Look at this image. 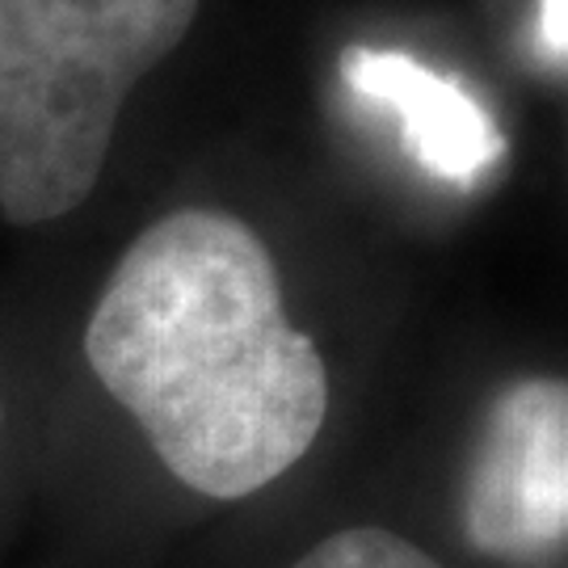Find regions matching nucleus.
I'll list each match as a JSON object with an SVG mask.
<instances>
[{"mask_svg":"<svg viewBox=\"0 0 568 568\" xmlns=\"http://www.w3.org/2000/svg\"><path fill=\"white\" fill-rule=\"evenodd\" d=\"M0 422H4V408H0Z\"/></svg>","mask_w":568,"mask_h":568,"instance_id":"7","label":"nucleus"},{"mask_svg":"<svg viewBox=\"0 0 568 568\" xmlns=\"http://www.w3.org/2000/svg\"><path fill=\"white\" fill-rule=\"evenodd\" d=\"M203 0H0V215L51 224L93 194L126 93Z\"/></svg>","mask_w":568,"mask_h":568,"instance_id":"2","label":"nucleus"},{"mask_svg":"<svg viewBox=\"0 0 568 568\" xmlns=\"http://www.w3.org/2000/svg\"><path fill=\"white\" fill-rule=\"evenodd\" d=\"M84 358L185 488L241 501L304 459L328 371L286 321L278 265L253 227L185 206L140 232L105 278Z\"/></svg>","mask_w":568,"mask_h":568,"instance_id":"1","label":"nucleus"},{"mask_svg":"<svg viewBox=\"0 0 568 568\" xmlns=\"http://www.w3.org/2000/svg\"><path fill=\"white\" fill-rule=\"evenodd\" d=\"M471 548L535 560L568 544V379H523L485 417L464 488Z\"/></svg>","mask_w":568,"mask_h":568,"instance_id":"3","label":"nucleus"},{"mask_svg":"<svg viewBox=\"0 0 568 568\" xmlns=\"http://www.w3.org/2000/svg\"><path fill=\"white\" fill-rule=\"evenodd\" d=\"M530 42H535V55L548 68L568 72V0H539Z\"/></svg>","mask_w":568,"mask_h":568,"instance_id":"6","label":"nucleus"},{"mask_svg":"<svg viewBox=\"0 0 568 568\" xmlns=\"http://www.w3.org/2000/svg\"><path fill=\"white\" fill-rule=\"evenodd\" d=\"M342 81L354 98L400 122L408 156L438 182L471 190L506 156V135L485 105L455 77L434 72L408 51L349 47L342 55Z\"/></svg>","mask_w":568,"mask_h":568,"instance_id":"4","label":"nucleus"},{"mask_svg":"<svg viewBox=\"0 0 568 568\" xmlns=\"http://www.w3.org/2000/svg\"><path fill=\"white\" fill-rule=\"evenodd\" d=\"M291 568H447L387 527H345L307 548Z\"/></svg>","mask_w":568,"mask_h":568,"instance_id":"5","label":"nucleus"}]
</instances>
